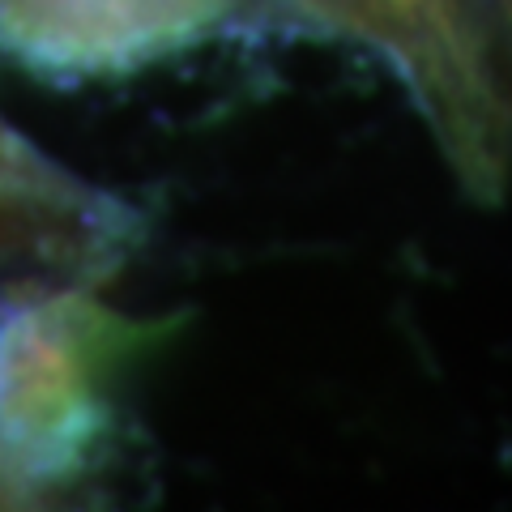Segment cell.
I'll list each match as a JSON object with an SVG mask.
<instances>
[{
  "instance_id": "1",
  "label": "cell",
  "mask_w": 512,
  "mask_h": 512,
  "mask_svg": "<svg viewBox=\"0 0 512 512\" xmlns=\"http://www.w3.org/2000/svg\"><path fill=\"white\" fill-rule=\"evenodd\" d=\"M256 26L372 56L470 201L512 188V0H252Z\"/></svg>"
},
{
  "instance_id": "2",
  "label": "cell",
  "mask_w": 512,
  "mask_h": 512,
  "mask_svg": "<svg viewBox=\"0 0 512 512\" xmlns=\"http://www.w3.org/2000/svg\"><path fill=\"white\" fill-rule=\"evenodd\" d=\"M175 333V320L111 312L90 286L0 303V478L13 504L64 491L116 436L120 376Z\"/></svg>"
},
{
  "instance_id": "3",
  "label": "cell",
  "mask_w": 512,
  "mask_h": 512,
  "mask_svg": "<svg viewBox=\"0 0 512 512\" xmlns=\"http://www.w3.org/2000/svg\"><path fill=\"white\" fill-rule=\"evenodd\" d=\"M146 235V218L99 192L0 120V303L99 286Z\"/></svg>"
},
{
  "instance_id": "4",
  "label": "cell",
  "mask_w": 512,
  "mask_h": 512,
  "mask_svg": "<svg viewBox=\"0 0 512 512\" xmlns=\"http://www.w3.org/2000/svg\"><path fill=\"white\" fill-rule=\"evenodd\" d=\"M244 26L252 0H0V52L52 82L124 77Z\"/></svg>"
},
{
  "instance_id": "5",
  "label": "cell",
  "mask_w": 512,
  "mask_h": 512,
  "mask_svg": "<svg viewBox=\"0 0 512 512\" xmlns=\"http://www.w3.org/2000/svg\"><path fill=\"white\" fill-rule=\"evenodd\" d=\"M0 504H13V495H9V487H5V478H0Z\"/></svg>"
}]
</instances>
